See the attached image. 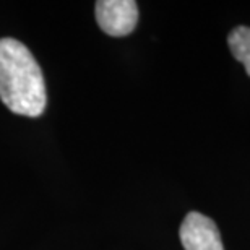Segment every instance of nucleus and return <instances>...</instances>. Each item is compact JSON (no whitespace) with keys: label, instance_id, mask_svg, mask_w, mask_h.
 <instances>
[{"label":"nucleus","instance_id":"20e7f679","mask_svg":"<svg viewBox=\"0 0 250 250\" xmlns=\"http://www.w3.org/2000/svg\"><path fill=\"white\" fill-rule=\"evenodd\" d=\"M228 44L236 61L244 63L246 72L250 77V28L237 26L228 36Z\"/></svg>","mask_w":250,"mask_h":250},{"label":"nucleus","instance_id":"f257e3e1","mask_svg":"<svg viewBox=\"0 0 250 250\" xmlns=\"http://www.w3.org/2000/svg\"><path fill=\"white\" fill-rule=\"evenodd\" d=\"M0 99L18 116L39 117L47 91L41 67L31 51L13 38L0 39Z\"/></svg>","mask_w":250,"mask_h":250},{"label":"nucleus","instance_id":"7ed1b4c3","mask_svg":"<svg viewBox=\"0 0 250 250\" xmlns=\"http://www.w3.org/2000/svg\"><path fill=\"white\" fill-rule=\"evenodd\" d=\"M179 236L186 250H224L216 223L198 211L187 214Z\"/></svg>","mask_w":250,"mask_h":250},{"label":"nucleus","instance_id":"f03ea898","mask_svg":"<svg viewBox=\"0 0 250 250\" xmlns=\"http://www.w3.org/2000/svg\"><path fill=\"white\" fill-rule=\"evenodd\" d=\"M96 21L109 36H127L138 23V5L135 0H99Z\"/></svg>","mask_w":250,"mask_h":250}]
</instances>
